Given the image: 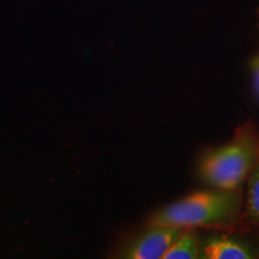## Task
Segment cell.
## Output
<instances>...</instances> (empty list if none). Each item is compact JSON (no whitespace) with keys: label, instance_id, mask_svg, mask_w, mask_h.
<instances>
[{"label":"cell","instance_id":"cell-4","mask_svg":"<svg viewBox=\"0 0 259 259\" xmlns=\"http://www.w3.org/2000/svg\"><path fill=\"white\" fill-rule=\"evenodd\" d=\"M203 259H253L257 258L248 246L227 236H208L199 244Z\"/></svg>","mask_w":259,"mask_h":259},{"label":"cell","instance_id":"cell-2","mask_svg":"<svg viewBox=\"0 0 259 259\" xmlns=\"http://www.w3.org/2000/svg\"><path fill=\"white\" fill-rule=\"evenodd\" d=\"M259 155V142L250 128H239L229 143L210 150L202 157L198 170L209 186L238 191L248 177Z\"/></svg>","mask_w":259,"mask_h":259},{"label":"cell","instance_id":"cell-1","mask_svg":"<svg viewBox=\"0 0 259 259\" xmlns=\"http://www.w3.org/2000/svg\"><path fill=\"white\" fill-rule=\"evenodd\" d=\"M240 203L238 191H198L158 210L149 226L186 229L220 225L234 219Z\"/></svg>","mask_w":259,"mask_h":259},{"label":"cell","instance_id":"cell-5","mask_svg":"<svg viewBox=\"0 0 259 259\" xmlns=\"http://www.w3.org/2000/svg\"><path fill=\"white\" fill-rule=\"evenodd\" d=\"M200 258L199 241L193 232H181L163 259H198Z\"/></svg>","mask_w":259,"mask_h":259},{"label":"cell","instance_id":"cell-6","mask_svg":"<svg viewBox=\"0 0 259 259\" xmlns=\"http://www.w3.org/2000/svg\"><path fill=\"white\" fill-rule=\"evenodd\" d=\"M247 197H246V212L252 221L259 223V155L248 174Z\"/></svg>","mask_w":259,"mask_h":259},{"label":"cell","instance_id":"cell-3","mask_svg":"<svg viewBox=\"0 0 259 259\" xmlns=\"http://www.w3.org/2000/svg\"><path fill=\"white\" fill-rule=\"evenodd\" d=\"M184 229L177 227H150L122 252L127 259H163V255Z\"/></svg>","mask_w":259,"mask_h":259},{"label":"cell","instance_id":"cell-7","mask_svg":"<svg viewBox=\"0 0 259 259\" xmlns=\"http://www.w3.org/2000/svg\"><path fill=\"white\" fill-rule=\"evenodd\" d=\"M251 71H252V77H253V87H254V92L257 94L258 99H259V52L258 54L251 59Z\"/></svg>","mask_w":259,"mask_h":259}]
</instances>
